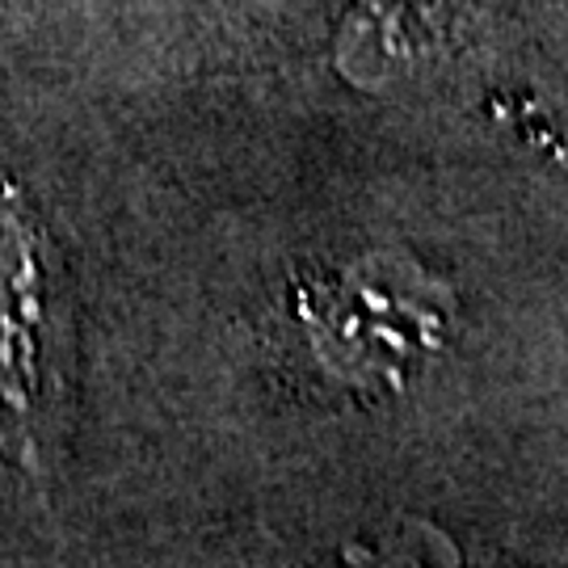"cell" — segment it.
<instances>
[{
    "mask_svg": "<svg viewBox=\"0 0 568 568\" xmlns=\"http://www.w3.org/2000/svg\"><path fill=\"white\" fill-rule=\"evenodd\" d=\"M493 0H363L345 26L342 68L363 84H392L426 72L480 30Z\"/></svg>",
    "mask_w": 568,
    "mask_h": 568,
    "instance_id": "obj_1",
    "label": "cell"
}]
</instances>
